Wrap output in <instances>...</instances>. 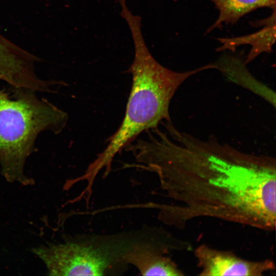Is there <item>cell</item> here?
I'll use <instances>...</instances> for the list:
<instances>
[{
  "mask_svg": "<svg viewBox=\"0 0 276 276\" xmlns=\"http://www.w3.org/2000/svg\"><path fill=\"white\" fill-rule=\"evenodd\" d=\"M148 130L125 149L136 167L155 174L174 204L149 202L164 224L182 228L211 218L265 231L276 223L275 158L241 151L215 137L201 139L180 131L171 121Z\"/></svg>",
  "mask_w": 276,
  "mask_h": 276,
  "instance_id": "cell-1",
  "label": "cell"
},
{
  "mask_svg": "<svg viewBox=\"0 0 276 276\" xmlns=\"http://www.w3.org/2000/svg\"><path fill=\"white\" fill-rule=\"evenodd\" d=\"M141 17L129 15L125 18L134 47L133 60L128 70L132 86L123 121L107 140L108 144L80 176L94 184L99 172L108 175L114 156L144 131L155 128L163 122L171 121L169 106L179 86L191 76L212 69V63L185 72L170 70L158 63L148 50L142 32Z\"/></svg>",
  "mask_w": 276,
  "mask_h": 276,
  "instance_id": "cell-2",
  "label": "cell"
},
{
  "mask_svg": "<svg viewBox=\"0 0 276 276\" xmlns=\"http://www.w3.org/2000/svg\"><path fill=\"white\" fill-rule=\"evenodd\" d=\"M13 88L12 98L0 90V167L7 181L26 186L33 182L25 176L24 167L37 136L44 131L60 132L68 117L46 99L39 98L36 91Z\"/></svg>",
  "mask_w": 276,
  "mask_h": 276,
  "instance_id": "cell-3",
  "label": "cell"
},
{
  "mask_svg": "<svg viewBox=\"0 0 276 276\" xmlns=\"http://www.w3.org/2000/svg\"><path fill=\"white\" fill-rule=\"evenodd\" d=\"M155 235L153 226L111 234L69 236L59 242H48L32 248L50 275L121 274L128 265L123 257L136 244Z\"/></svg>",
  "mask_w": 276,
  "mask_h": 276,
  "instance_id": "cell-4",
  "label": "cell"
},
{
  "mask_svg": "<svg viewBox=\"0 0 276 276\" xmlns=\"http://www.w3.org/2000/svg\"><path fill=\"white\" fill-rule=\"evenodd\" d=\"M194 252L200 275L260 276L275 269L270 260H246L231 252L217 250L206 244L199 245Z\"/></svg>",
  "mask_w": 276,
  "mask_h": 276,
  "instance_id": "cell-5",
  "label": "cell"
},
{
  "mask_svg": "<svg viewBox=\"0 0 276 276\" xmlns=\"http://www.w3.org/2000/svg\"><path fill=\"white\" fill-rule=\"evenodd\" d=\"M275 9H273L272 14L264 22L265 27L259 31L236 38L219 39L222 45L218 50H234L239 45L249 44L251 48L245 61V63L251 62L262 53L270 52L275 42Z\"/></svg>",
  "mask_w": 276,
  "mask_h": 276,
  "instance_id": "cell-6",
  "label": "cell"
},
{
  "mask_svg": "<svg viewBox=\"0 0 276 276\" xmlns=\"http://www.w3.org/2000/svg\"><path fill=\"white\" fill-rule=\"evenodd\" d=\"M27 51L0 34V81L10 85L17 83L27 66Z\"/></svg>",
  "mask_w": 276,
  "mask_h": 276,
  "instance_id": "cell-7",
  "label": "cell"
},
{
  "mask_svg": "<svg viewBox=\"0 0 276 276\" xmlns=\"http://www.w3.org/2000/svg\"><path fill=\"white\" fill-rule=\"evenodd\" d=\"M219 10V16L208 32L223 24H233L245 14L263 7L275 8V0H211Z\"/></svg>",
  "mask_w": 276,
  "mask_h": 276,
  "instance_id": "cell-8",
  "label": "cell"
}]
</instances>
